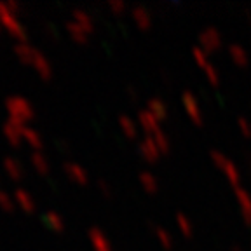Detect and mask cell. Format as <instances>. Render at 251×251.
<instances>
[{
  "instance_id": "obj_1",
  "label": "cell",
  "mask_w": 251,
  "mask_h": 251,
  "mask_svg": "<svg viewBox=\"0 0 251 251\" xmlns=\"http://www.w3.org/2000/svg\"><path fill=\"white\" fill-rule=\"evenodd\" d=\"M5 110H7V115L11 121L23 122V124H26L35 115L33 105L23 96H9L5 100Z\"/></svg>"
},
{
  "instance_id": "obj_2",
  "label": "cell",
  "mask_w": 251,
  "mask_h": 251,
  "mask_svg": "<svg viewBox=\"0 0 251 251\" xmlns=\"http://www.w3.org/2000/svg\"><path fill=\"white\" fill-rule=\"evenodd\" d=\"M0 25H2V28L7 31L9 35L18 39L20 42L26 40V28L18 20V16L14 12L9 11L5 2H0Z\"/></svg>"
},
{
  "instance_id": "obj_3",
  "label": "cell",
  "mask_w": 251,
  "mask_h": 251,
  "mask_svg": "<svg viewBox=\"0 0 251 251\" xmlns=\"http://www.w3.org/2000/svg\"><path fill=\"white\" fill-rule=\"evenodd\" d=\"M211 159H213V162L224 171L227 180L230 181L232 185H235V187H239L241 173H239V169H237V166H235L225 153L220 152V150H211Z\"/></svg>"
},
{
  "instance_id": "obj_4",
  "label": "cell",
  "mask_w": 251,
  "mask_h": 251,
  "mask_svg": "<svg viewBox=\"0 0 251 251\" xmlns=\"http://www.w3.org/2000/svg\"><path fill=\"white\" fill-rule=\"evenodd\" d=\"M181 103H183L187 114L190 115L196 124H202V108L199 105V100L196 98V94L190 91H183L181 93Z\"/></svg>"
},
{
  "instance_id": "obj_5",
  "label": "cell",
  "mask_w": 251,
  "mask_h": 251,
  "mask_svg": "<svg viewBox=\"0 0 251 251\" xmlns=\"http://www.w3.org/2000/svg\"><path fill=\"white\" fill-rule=\"evenodd\" d=\"M25 127H26V124H23V122L7 119L5 124H4V127H2V133H4V136L7 138V141L12 147H18L21 141H23V129Z\"/></svg>"
},
{
  "instance_id": "obj_6",
  "label": "cell",
  "mask_w": 251,
  "mask_h": 251,
  "mask_svg": "<svg viewBox=\"0 0 251 251\" xmlns=\"http://www.w3.org/2000/svg\"><path fill=\"white\" fill-rule=\"evenodd\" d=\"M199 42H201V47H202L206 52L215 51V49H218V47L222 46V35H220V31L216 30V28L208 26L199 33Z\"/></svg>"
},
{
  "instance_id": "obj_7",
  "label": "cell",
  "mask_w": 251,
  "mask_h": 251,
  "mask_svg": "<svg viewBox=\"0 0 251 251\" xmlns=\"http://www.w3.org/2000/svg\"><path fill=\"white\" fill-rule=\"evenodd\" d=\"M89 241H91V246H93L94 251H114L112 248V243L110 239L106 237V234L98 227H93L89 228Z\"/></svg>"
},
{
  "instance_id": "obj_8",
  "label": "cell",
  "mask_w": 251,
  "mask_h": 251,
  "mask_svg": "<svg viewBox=\"0 0 251 251\" xmlns=\"http://www.w3.org/2000/svg\"><path fill=\"white\" fill-rule=\"evenodd\" d=\"M30 65L33 68H35V72L42 78H51V75H52V65H51V61H49V59H47L46 56H44L42 52L39 51V49H37L35 54H33V58H31Z\"/></svg>"
},
{
  "instance_id": "obj_9",
  "label": "cell",
  "mask_w": 251,
  "mask_h": 251,
  "mask_svg": "<svg viewBox=\"0 0 251 251\" xmlns=\"http://www.w3.org/2000/svg\"><path fill=\"white\" fill-rule=\"evenodd\" d=\"M138 150H140V153L145 157L147 161H157V159H159V155H161V149L157 147V143H155V140L152 138V134H150V136H145L143 140L140 141Z\"/></svg>"
},
{
  "instance_id": "obj_10",
  "label": "cell",
  "mask_w": 251,
  "mask_h": 251,
  "mask_svg": "<svg viewBox=\"0 0 251 251\" xmlns=\"http://www.w3.org/2000/svg\"><path fill=\"white\" fill-rule=\"evenodd\" d=\"M235 197H237V202L241 206V213H243V218L248 225H251V194L248 192L246 188L243 187H235Z\"/></svg>"
},
{
  "instance_id": "obj_11",
  "label": "cell",
  "mask_w": 251,
  "mask_h": 251,
  "mask_svg": "<svg viewBox=\"0 0 251 251\" xmlns=\"http://www.w3.org/2000/svg\"><path fill=\"white\" fill-rule=\"evenodd\" d=\"M63 169H65V173H67L74 181H77V183L86 185L87 181H89L87 171L80 164H77V162H65V164H63Z\"/></svg>"
},
{
  "instance_id": "obj_12",
  "label": "cell",
  "mask_w": 251,
  "mask_h": 251,
  "mask_svg": "<svg viewBox=\"0 0 251 251\" xmlns=\"http://www.w3.org/2000/svg\"><path fill=\"white\" fill-rule=\"evenodd\" d=\"M14 201L25 213L35 211V199H33V196H31L28 190H25V188H16L14 190Z\"/></svg>"
},
{
  "instance_id": "obj_13",
  "label": "cell",
  "mask_w": 251,
  "mask_h": 251,
  "mask_svg": "<svg viewBox=\"0 0 251 251\" xmlns=\"http://www.w3.org/2000/svg\"><path fill=\"white\" fill-rule=\"evenodd\" d=\"M138 122H140V126L143 127V129H147L149 133H155V131L161 129V126H159V119L155 117V115L150 112V110L143 108L138 112Z\"/></svg>"
},
{
  "instance_id": "obj_14",
  "label": "cell",
  "mask_w": 251,
  "mask_h": 251,
  "mask_svg": "<svg viewBox=\"0 0 251 251\" xmlns=\"http://www.w3.org/2000/svg\"><path fill=\"white\" fill-rule=\"evenodd\" d=\"M2 168L5 169V173H7L9 176L12 178L14 181L21 180V178L25 176V168L23 164H21L18 159H14V157H5L4 162H2Z\"/></svg>"
},
{
  "instance_id": "obj_15",
  "label": "cell",
  "mask_w": 251,
  "mask_h": 251,
  "mask_svg": "<svg viewBox=\"0 0 251 251\" xmlns=\"http://www.w3.org/2000/svg\"><path fill=\"white\" fill-rule=\"evenodd\" d=\"M67 30L70 33V37L75 40V42H80V44H86L87 39H89V33L91 31L87 28H84L82 25H78L77 21H68L67 23Z\"/></svg>"
},
{
  "instance_id": "obj_16",
  "label": "cell",
  "mask_w": 251,
  "mask_h": 251,
  "mask_svg": "<svg viewBox=\"0 0 251 251\" xmlns=\"http://www.w3.org/2000/svg\"><path fill=\"white\" fill-rule=\"evenodd\" d=\"M42 220H44V225H46V227H49L51 230H54V232L65 230V220H63V216L59 215V213L47 211V213H44Z\"/></svg>"
},
{
  "instance_id": "obj_17",
  "label": "cell",
  "mask_w": 251,
  "mask_h": 251,
  "mask_svg": "<svg viewBox=\"0 0 251 251\" xmlns=\"http://www.w3.org/2000/svg\"><path fill=\"white\" fill-rule=\"evenodd\" d=\"M23 141H26L28 145L33 149V152H37V150H40L44 147V140L40 136V133L37 129H33V127H28V126L23 129Z\"/></svg>"
},
{
  "instance_id": "obj_18",
  "label": "cell",
  "mask_w": 251,
  "mask_h": 251,
  "mask_svg": "<svg viewBox=\"0 0 251 251\" xmlns=\"http://www.w3.org/2000/svg\"><path fill=\"white\" fill-rule=\"evenodd\" d=\"M35 51H37V47L30 46L26 40H25V42H18L14 46V54L18 56L23 63H26V65H30V61H31V58H33V54H35Z\"/></svg>"
},
{
  "instance_id": "obj_19",
  "label": "cell",
  "mask_w": 251,
  "mask_h": 251,
  "mask_svg": "<svg viewBox=\"0 0 251 251\" xmlns=\"http://www.w3.org/2000/svg\"><path fill=\"white\" fill-rule=\"evenodd\" d=\"M133 20L136 21L138 26L147 30V28H150V25H152V14H150L149 9L136 5V7L133 9Z\"/></svg>"
},
{
  "instance_id": "obj_20",
  "label": "cell",
  "mask_w": 251,
  "mask_h": 251,
  "mask_svg": "<svg viewBox=\"0 0 251 251\" xmlns=\"http://www.w3.org/2000/svg\"><path fill=\"white\" fill-rule=\"evenodd\" d=\"M147 110H150L159 121L168 117V105H166L161 98H150L149 101H147Z\"/></svg>"
},
{
  "instance_id": "obj_21",
  "label": "cell",
  "mask_w": 251,
  "mask_h": 251,
  "mask_svg": "<svg viewBox=\"0 0 251 251\" xmlns=\"http://www.w3.org/2000/svg\"><path fill=\"white\" fill-rule=\"evenodd\" d=\"M30 161H31V166H33V168H35L37 171L40 173V175H47V173H49V168H51V164H49L47 157L44 155L40 150H37V152L31 153Z\"/></svg>"
},
{
  "instance_id": "obj_22",
  "label": "cell",
  "mask_w": 251,
  "mask_h": 251,
  "mask_svg": "<svg viewBox=\"0 0 251 251\" xmlns=\"http://www.w3.org/2000/svg\"><path fill=\"white\" fill-rule=\"evenodd\" d=\"M228 54H230V58L234 59L237 65H246V63L250 61L248 51L243 46H239V44H230V46H228Z\"/></svg>"
},
{
  "instance_id": "obj_23",
  "label": "cell",
  "mask_w": 251,
  "mask_h": 251,
  "mask_svg": "<svg viewBox=\"0 0 251 251\" xmlns=\"http://www.w3.org/2000/svg\"><path fill=\"white\" fill-rule=\"evenodd\" d=\"M119 126H121L122 133H124L127 138H136L138 136L136 121H133V119L127 117V115H121V117H119Z\"/></svg>"
},
{
  "instance_id": "obj_24",
  "label": "cell",
  "mask_w": 251,
  "mask_h": 251,
  "mask_svg": "<svg viewBox=\"0 0 251 251\" xmlns=\"http://www.w3.org/2000/svg\"><path fill=\"white\" fill-rule=\"evenodd\" d=\"M140 183L147 192H157V188H159V180H157L155 175L150 171L140 173Z\"/></svg>"
},
{
  "instance_id": "obj_25",
  "label": "cell",
  "mask_w": 251,
  "mask_h": 251,
  "mask_svg": "<svg viewBox=\"0 0 251 251\" xmlns=\"http://www.w3.org/2000/svg\"><path fill=\"white\" fill-rule=\"evenodd\" d=\"M74 21H77L78 25H82L84 28H87L89 31H93L94 30V21H93V18H91L89 14H87L84 9H74Z\"/></svg>"
},
{
  "instance_id": "obj_26",
  "label": "cell",
  "mask_w": 251,
  "mask_h": 251,
  "mask_svg": "<svg viewBox=\"0 0 251 251\" xmlns=\"http://www.w3.org/2000/svg\"><path fill=\"white\" fill-rule=\"evenodd\" d=\"M176 225H178V228H180L181 234H183L185 237H190V235L194 234L192 222H190V218H188L187 215H183V213H178V215H176Z\"/></svg>"
},
{
  "instance_id": "obj_27",
  "label": "cell",
  "mask_w": 251,
  "mask_h": 251,
  "mask_svg": "<svg viewBox=\"0 0 251 251\" xmlns=\"http://www.w3.org/2000/svg\"><path fill=\"white\" fill-rule=\"evenodd\" d=\"M152 138H153V140H155L157 147L161 149V152H168L169 147H171V143H169V136L164 133V131H162V129L155 131V133L152 134Z\"/></svg>"
},
{
  "instance_id": "obj_28",
  "label": "cell",
  "mask_w": 251,
  "mask_h": 251,
  "mask_svg": "<svg viewBox=\"0 0 251 251\" xmlns=\"http://www.w3.org/2000/svg\"><path fill=\"white\" fill-rule=\"evenodd\" d=\"M192 56H194V59H196V61L199 63V65H201L202 68H208L209 65H211L208 52L204 51L202 47H194V49H192Z\"/></svg>"
},
{
  "instance_id": "obj_29",
  "label": "cell",
  "mask_w": 251,
  "mask_h": 251,
  "mask_svg": "<svg viewBox=\"0 0 251 251\" xmlns=\"http://www.w3.org/2000/svg\"><path fill=\"white\" fill-rule=\"evenodd\" d=\"M153 232H155V235H157V239H159V243H161L164 248H171V246H173V237H171V234H169V232L166 230V228L155 227V225H153Z\"/></svg>"
},
{
  "instance_id": "obj_30",
  "label": "cell",
  "mask_w": 251,
  "mask_h": 251,
  "mask_svg": "<svg viewBox=\"0 0 251 251\" xmlns=\"http://www.w3.org/2000/svg\"><path fill=\"white\" fill-rule=\"evenodd\" d=\"M0 209L5 213L14 211V201H12V197L9 196L7 192H4V190H0Z\"/></svg>"
},
{
  "instance_id": "obj_31",
  "label": "cell",
  "mask_w": 251,
  "mask_h": 251,
  "mask_svg": "<svg viewBox=\"0 0 251 251\" xmlns=\"http://www.w3.org/2000/svg\"><path fill=\"white\" fill-rule=\"evenodd\" d=\"M108 7L115 12V14H122L126 11V2L124 0H110Z\"/></svg>"
},
{
  "instance_id": "obj_32",
  "label": "cell",
  "mask_w": 251,
  "mask_h": 251,
  "mask_svg": "<svg viewBox=\"0 0 251 251\" xmlns=\"http://www.w3.org/2000/svg\"><path fill=\"white\" fill-rule=\"evenodd\" d=\"M237 126H239V129L243 131L244 134H250V136H251V124L246 121V119H244V117L237 119Z\"/></svg>"
},
{
  "instance_id": "obj_33",
  "label": "cell",
  "mask_w": 251,
  "mask_h": 251,
  "mask_svg": "<svg viewBox=\"0 0 251 251\" xmlns=\"http://www.w3.org/2000/svg\"><path fill=\"white\" fill-rule=\"evenodd\" d=\"M98 188L103 192V196H106V197L112 196V187H110V185L106 183L105 180H100V181H98Z\"/></svg>"
},
{
  "instance_id": "obj_34",
  "label": "cell",
  "mask_w": 251,
  "mask_h": 251,
  "mask_svg": "<svg viewBox=\"0 0 251 251\" xmlns=\"http://www.w3.org/2000/svg\"><path fill=\"white\" fill-rule=\"evenodd\" d=\"M5 4H7V7H9V11L11 12H14L16 16L20 14V4H18V2H16V0H9V2H5Z\"/></svg>"
},
{
  "instance_id": "obj_35",
  "label": "cell",
  "mask_w": 251,
  "mask_h": 251,
  "mask_svg": "<svg viewBox=\"0 0 251 251\" xmlns=\"http://www.w3.org/2000/svg\"><path fill=\"white\" fill-rule=\"evenodd\" d=\"M126 93L129 94V96H131V100H136V98H138V91L134 89L133 86H129V87H127V89H126Z\"/></svg>"
},
{
  "instance_id": "obj_36",
  "label": "cell",
  "mask_w": 251,
  "mask_h": 251,
  "mask_svg": "<svg viewBox=\"0 0 251 251\" xmlns=\"http://www.w3.org/2000/svg\"><path fill=\"white\" fill-rule=\"evenodd\" d=\"M47 33H49L51 37H54V39L58 37V31L54 30V26H52V25H47Z\"/></svg>"
},
{
  "instance_id": "obj_37",
  "label": "cell",
  "mask_w": 251,
  "mask_h": 251,
  "mask_svg": "<svg viewBox=\"0 0 251 251\" xmlns=\"http://www.w3.org/2000/svg\"><path fill=\"white\" fill-rule=\"evenodd\" d=\"M59 149H63V150H68V149H70V147H68L67 143H65V140H59Z\"/></svg>"
},
{
  "instance_id": "obj_38",
  "label": "cell",
  "mask_w": 251,
  "mask_h": 251,
  "mask_svg": "<svg viewBox=\"0 0 251 251\" xmlns=\"http://www.w3.org/2000/svg\"><path fill=\"white\" fill-rule=\"evenodd\" d=\"M232 251H243V248H239V246H234V248H232Z\"/></svg>"
},
{
  "instance_id": "obj_39",
  "label": "cell",
  "mask_w": 251,
  "mask_h": 251,
  "mask_svg": "<svg viewBox=\"0 0 251 251\" xmlns=\"http://www.w3.org/2000/svg\"><path fill=\"white\" fill-rule=\"evenodd\" d=\"M0 30H2V25H0Z\"/></svg>"
},
{
  "instance_id": "obj_40",
  "label": "cell",
  "mask_w": 251,
  "mask_h": 251,
  "mask_svg": "<svg viewBox=\"0 0 251 251\" xmlns=\"http://www.w3.org/2000/svg\"><path fill=\"white\" fill-rule=\"evenodd\" d=\"M250 166H251V161H250Z\"/></svg>"
}]
</instances>
